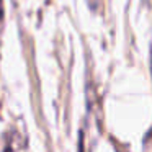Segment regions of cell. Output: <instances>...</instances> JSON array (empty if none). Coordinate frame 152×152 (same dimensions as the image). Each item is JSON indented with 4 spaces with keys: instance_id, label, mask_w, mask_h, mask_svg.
Instances as JSON below:
<instances>
[{
    "instance_id": "1",
    "label": "cell",
    "mask_w": 152,
    "mask_h": 152,
    "mask_svg": "<svg viewBox=\"0 0 152 152\" xmlns=\"http://www.w3.org/2000/svg\"><path fill=\"white\" fill-rule=\"evenodd\" d=\"M87 4H88L92 12H96L100 8V5H102V0H87Z\"/></svg>"
},
{
    "instance_id": "3",
    "label": "cell",
    "mask_w": 152,
    "mask_h": 152,
    "mask_svg": "<svg viewBox=\"0 0 152 152\" xmlns=\"http://www.w3.org/2000/svg\"><path fill=\"white\" fill-rule=\"evenodd\" d=\"M4 17V7H2V0H0V20Z\"/></svg>"
},
{
    "instance_id": "2",
    "label": "cell",
    "mask_w": 152,
    "mask_h": 152,
    "mask_svg": "<svg viewBox=\"0 0 152 152\" xmlns=\"http://www.w3.org/2000/svg\"><path fill=\"white\" fill-rule=\"evenodd\" d=\"M2 152H15V151H13V149L10 147V144H7V145H5V147H4V151H2Z\"/></svg>"
}]
</instances>
